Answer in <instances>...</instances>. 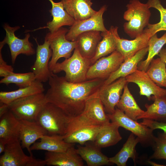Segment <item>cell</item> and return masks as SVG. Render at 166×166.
Listing matches in <instances>:
<instances>
[{"mask_svg":"<svg viewBox=\"0 0 166 166\" xmlns=\"http://www.w3.org/2000/svg\"><path fill=\"white\" fill-rule=\"evenodd\" d=\"M107 9V6L104 5L89 18L75 21L66 34V38L70 41H74L79 34L84 32L92 30L101 32H107L108 30L104 25L103 18V14Z\"/></svg>","mask_w":166,"mask_h":166,"instance_id":"7c38bea8","label":"cell"},{"mask_svg":"<svg viewBox=\"0 0 166 166\" xmlns=\"http://www.w3.org/2000/svg\"><path fill=\"white\" fill-rule=\"evenodd\" d=\"M107 115L112 122H116L120 127L130 131L138 137L140 143L143 145L153 146L155 137L153 134V130L131 119L117 108L113 113Z\"/></svg>","mask_w":166,"mask_h":166,"instance_id":"52a82bcc","label":"cell"},{"mask_svg":"<svg viewBox=\"0 0 166 166\" xmlns=\"http://www.w3.org/2000/svg\"><path fill=\"white\" fill-rule=\"evenodd\" d=\"M126 10L123 14L127 22L123 25L125 33L133 39L143 32L149 24L151 12L147 3L140 0H131L126 6Z\"/></svg>","mask_w":166,"mask_h":166,"instance_id":"7a4b0ae2","label":"cell"},{"mask_svg":"<svg viewBox=\"0 0 166 166\" xmlns=\"http://www.w3.org/2000/svg\"><path fill=\"white\" fill-rule=\"evenodd\" d=\"M6 144L2 140H0V153L3 152L5 150Z\"/></svg>","mask_w":166,"mask_h":166,"instance_id":"b9f144b4","label":"cell"},{"mask_svg":"<svg viewBox=\"0 0 166 166\" xmlns=\"http://www.w3.org/2000/svg\"><path fill=\"white\" fill-rule=\"evenodd\" d=\"M19 140L23 148L33 156L30 148L36 140L48 135L46 130L37 121L21 120Z\"/></svg>","mask_w":166,"mask_h":166,"instance_id":"e0dca14e","label":"cell"},{"mask_svg":"<svg viewBox=\"0 0 166 166\" xmlns=\"http://www.w3.org/2000/svg\"><path fill=\"white\" fill-rule=\"evenodd\" d=\"M124 61L121 54L116 50L108 56L101 57L89 67L86 75L87 80L95 78L106 80Z\"/></svg>","mask_w":166,"mask_h":166,"instance_id":"30bf717a","label":"cell"},{"mask_svg":"<svg viewBox=\"0 0 166 166\" xmlns=\"http://www.w3.org/2000/svg\"><path fill=\"white\" fill-rule=\"evenodd\" d=\"M166 44V32L160 38L158 37L157 34L153 35L148 41L147 57L145 60L140 63L138 69L146 71L154 57L158 55Z\"/></svg>","mask_w":166,"mask_h":166,"instance_id":"d6a6232c","label":"cell"},{"mask_svg":"<svg viewBox=\"0 0 166 166\" xmlns=\"http://www.w3.org/2000/svg\"><path fill=\"white\" fill-rule=\"evenodd\" d=\"M146 72L158 86L166 88V64L160 57L153 59Z\"/></svg>","mask_w":166,"mask_h":166,"instance_id":"836d02e7","label":"cell"},{"mask_svg":"<svg viewBox=\"0 0 166 166\" xmlns=\"http://www.w3.org/2000/svg\"><path fill=\"white\" fill-rule=\"evenodd\" d=\"M127 83L125 77H121L101 87L98 96L107 114H111L114 112L122 90Z\"/></svg>","mask_w":166,"mask_h":166,"instance_id":"5bb4252c","label":"cell"},{"mask_svg":"<svg viewBox=\"0 0 166 166\" xmlns=\"http://www.w3.org/2000/svg\"><path fill=\"white\" fill-rule=\"evenodd\" d=\"M0 47V76L5 77L14 72V68L11 65H8L3 58L2 49Z\"/></svg>","mask_w":166,"mask_h":166,"instance_id":"74e56055","label":"cell"},{"mask_svg":"<svg viewBox=\"0 0 166 166\" xmlns=\"http://www.w3.org/2000/svg\"><path fill=\"white\" fill-rule=\"evenodd\" d=\"M39 142H35L30 147V150H44L50 152H63L73 146L74 144L65 142L63 136L58 135L43 136Z\"/></svg>","mask_w":166,"mask_h":166,"instance_id":"484cf974","label":"cell"},{"mask_svg":"<svg viewBox=\"0 0 166 166\" xmlns=\"http://www.w3.org/2000/svg\"><path fill=\"white\" fill-rule=\"evenodd\" d=\"M125 78L128 83L136 84L139 88L140 95L146 96L149 101L151 99L152 95L154 97L166 95V89L158 86L146 71L137 69Z\"/></svg>","mask_w":166,"mask_h":166,"instance_id":"2e32d148","label":"cell"},{"mask_svg":"<svg viewBox=\"0 0 166 166\" xmlns=\"http://www.w3.org/2000/svg\"><path fill=\"white\" fill-rule=\"evenodd\" d=\"M45 89L42 83L36 80L31 85L11 91L0 92V102L8 104L19 98L43 93Z\"/></svg>","mask_w":166,"mask_h":166,"instance_id":"f546056e","label":"cell"},{"mask_svg":"<svg viewBox=\"0 0 166 166\" xmlns=\"http://www.w3.org/2000/svg\"><path fill=\"white\" fill-rule=\"evenodd\" d=\"M141 123L153 130L156 129H160L166 133V122L143 119L142 122Z\"/></svg>","mask_w":166,"mask_h":166,"instance_id":"f35d334b","label":"cell"},{"mask_svg":"<svg viewBox=\"0 0 166 166\" xmlns=\"http://www.w3.org/2000/svg\"><path fill=\"white\" fill-rule=\"evenodd\" d=\"M131 133L120 150L114 156L109 158V162L117 166H125L128 159L132 158L135 164L137 158L136 147L140 140Z\"/></svg>","mask_w":166,"mask_h":166,"instance_id":"f1b7e54d","label":"cell"},{"mask_svg":"<svg viewBox=\"0 0 166 166\" xmlns=\"http://www.w3.org/2000/svg\"><path fill=\"white\" fill-rule=\"evenodd\" d=\"M105 80L95 78L74 83L52 72L46 99L70 117H76L83 112L89 99L98 95Z\"/></svg>","mask_w":166,"mask_h":166,"instance_id":"6da1fadb","label":"cell"},{"mask_svg":"<svg viewBox=\"0 0 166 166\" xmlns=\"http://www.w3.org/2000/svg\"><path fill=\"white\" fill-rule=\"evenodd\" d=\"M3 28L6 32V35L0 45L3 46L7 44L10 50L11 61L14 64L17 56L20 54L30 56L35 53L36 51L33 47V45L29 40L30 37L29 33L26 34L23 39H20L15 34V32L20 29L19 26L11 27L5 23Z\"/></svg>","mask_w":166,"mask_h":166,"instance_id":"9c48e42d","label":"cell"},{"mask_svg":"<svg viewBox=\"0 0 166 166\" xmlns=\"http://www.w3.org/2000/svg\"><path fill=\"white\" fill-rule=\"evenodd\" d=\"M151 99L154 102L150 105H145L146 110L137 120L147 119L166 122V95L160 97L152 96Z\"/></svg>","mask_w":166,"mask_h":166,"instance_id":"4dcf8cb0","label":"cell"},{"mask_svg":"<svg viewBox=\"0 0 166 166\" xmlns=\"http://www.w3.org/2000/svg\"><path fill=\"white\" fill-rule=\"evenodd\" d=\"M49 0L52 5V8L49 11L53 19L48 22L43 29L48 28L50 32L53 33L63 26H72L75 21L65 10L61 1L56 2L53 0Z\"/></svg>","mask_w":166,"mask_h":166,"instance_id":"44dd1931","label":"cell"},{"mask_svg":"<svg viewBox=\"0 0 166 166\" xmlns=\"http://www.w3.org/2000/svg\"><path fill=\"white\" fill-rule=\"evenodd\" d=\"M99 148L93 143L84 146L79 145L76 149L77 153L88 166H101L112 164L109 158L104 154Z\"/></svg>","mask_w":166,"mask_h":166,"instance_id":"4316f807","label":"cell"},{"mask_svg":"<svg viewBox=\"0 0 166 166\" xmlns=\"http://www.w3.org/2000/svg\"><path fill=\"white\" fill-rule=\"evenodd\" d=\"M20 140L6 144L3 154L0 158V166H43L45 160L28 156L23 152Z\"/></svg>","mask_w":166,"mask_h":166,"instance_id":"ba28073f","label":"cell"},{"mask_svg":"<svg viewBox=\"0 0 166 166\" xmlns=\"http://www.w3.org/2000/svg\"><path fill=\"white\" fill-rule=\"evenodd\" d=\"M20 122L9 110L0 117V140L6 144L19 140Z\"/></svg>","mask_w":166,"mask_h":166,"instance_id":"ffe728a7","label":"cell"},{"mask_svg":"<svg viewBox=\"0 0 166 166\" xmlns=\"http://www.w3.org/2000/svg\"><path fill=\"white\" fill-rule=\"evenodd\" d=\"M148 46L140 50L132 57L124 61L119 68L105 80L102 87L121 77H125L138 69V65L147 54Z\"/></svg>","mask_w":166,"mask_h":166,"instance_id":"d6986e66","label":"cell"},{"mask_svg":"<svg viewBox=\"0 0 166 166\" xmlns=\"http://www.w3.org/2000/svg\"><path fill=\"white\" fill-rule=\"evenodd\" d=\"M46 165L55 166H83V160L73 146L63 152H50L45 153Z\"/></svg>","mask_w":166,"mask_h":166,"instance_id":"ac0fdd59","label":"cell"},{"mask_svg":"<svg viewBox=\"0 0 166 166\" xmlns=\"http://www.w3.org/2000/svg\"><path fill=\"white\" fill-rule=\"evenodd\" d=\"M158 55L166 64V46L161 49Z\"/></svg>","mask_w":166,"mask_h":166,"instance_id":"60d3db41","label":"cell"},{"mask_svg":"<svg viewBox=\"0 0 166 166\" xmlns=\"http://www.w3.org/2000/svg\"><path fill=\"white\" fill-rule=\"evenodd\" d=\"M116 107L135 121H137L138 117L144 112L137 103L129 89L127 84L124 87L123 94Z\"/></svg>","mask_w":166,"mask_h":166,"instance_id":"1f68e13d","label":"cell"},{"mask_svg":"<svg viewBox=\"0 0 166 166\" xmlns=\"http://www.w3.org/2000/svg\"><path fill=\"white\" fill-rule=\"evenodd\" d=\"M91 65V59L83 57L76 47L69 58L56 63L52 72L56 74L64 71L66 80L72 83H80L87 80V73Z\"/></svg>","mask_w":166,"mask_h":166,"instance_id":"277c9868","label":"cell"},{"mask_svg":"<svg viewBox=\"0 0 166 166\" xmlns=\"http://www.w3.org/2000/svg\"><path fill=\"white\" fill-rule=\"evenodd\" d=\"M105 112L103 105L97 95L87 101L84 110L81 114L97 124L104 125L110 122Z\"/></svg>","mask_w":166,"mask_h":166,"instance_id":"cb8c5ba5","label":"cell"},{"mask_svg":"<svg viewBox=\"0 0 166 166\" xmlns=\"http://www.w3.org/2000/svg\"><path fill=\"white\" fill-rule=\"evenodd\" d=\"M35 80L34 74L32 72L25 73L13 72L2 78L0 81V83L6 85L14 84L21 88L31 85Z\"/></svg>","mask_w":166,"mask_h":166,"instance_id":"e575fe53","label":"cell"},{"mask_svg":"<svg viewBox=\"0 0 166 166\" xmlns=\"http://www.w3.org/2000/svg\"><path fill=\"white\" fill-rule=\"evenodd\" d=\"M48 102L43 93L21 98L8 104L9 110L19 120L36 121L40 111Z\"/></svg>","mask_w":166,"mask_h":166,"instance_id":"5b68a950","label":"cell"},{"mask_svg":"<svg viewBox=\"0 0 166 166\" xmlns=\"http://www.w3.org/2000/svg\"><path fill=\"white\" fill-rule=\"evenodd\" d=\"M150 8H154L160 13V20L159 22L150 23L147 27L154 34L161 31H166V8L164 7L160 0H148L146 3Z\"/></svg>","mask_w":166,"mask_h":166,"instance_id":"d590c367","label":"cell"},{"mask_svg":"<svg viewBox=\"0 0 166 166\" xmlns=\"http://www.w3.org/2000/svg\"><path fill=\"white\" fill-rule=\"evenodd\" d=\"M153 35L146 27L142 34L132 40L121 38L118 35L116 39V50L121 54L124 61L148 46L149 40Z\"/></svg>","mask_w":166,"mask_h":166,"instance_id":"9a60e30c","label":"cell"},{"mask_svg":"<svg viewBox=\"0 0 166 166\" xmlns=\"http://www.w3.org/2000/svg\"><path fill=\"white\" fill-rule=\"evenodd\" d=\"M37 45L36 57L31 69L34 73L36 80L42 83L49 81L52 73L49 67V60L51 57L52 51L50 48L49 42L45 38L44 43L39 45L36 39Z\"/></svg>","mask_w":166,"mask_h":166,"instance_id":"4fadbf2b","label":"cell"},{"mask_svg":"<svg viewBox=\"0 0 166 166\" xmlns=\"http://www.w3.org/2000/svg\"><path fill=\"white\" fill-rule=\"evenodd\" d=\"M149 164L154 166H164V165H161L160 164H158L154 162L149 161L148 162Z\"/></svg>","mask_w":166,"mask_h":166,"instance_id":"7bdbcfd3","label":"cell"},{"mask_svg":"<svg viewBox=\"0 0 166 166\" xmlns=\"http://www.w3.org/2000/svg\"><path fill=\"white\" fill-rule=\"evenodd\" d=\"M66 11L75 21L89 18L97 11L92 7L91 0H61Z\"/></svg>","mask_w":166,"mask_h":166,"instance_id":"603a6c76","label":"cell"},{"mask_svg":"<svg viewBox=\"0 0 166 166\" xmlns=\"http://www.w3.org/2000/svg\"><path fill=\"white\" fill-rule=\"evenodd\" d=\"M69 30L61 27L57 31L47 33L45 38L49 42L52 55L49 63V67L52 72L58 60L61 58H69L73 50L77 47V40L70 41L66 38Z\"/></svg>","mask_w":166,"mask_h":166,"instance_id":"8992f818","label":"cell"},{"mask_svg":"<svg viewBox=\"0 0 166 166\" xmlns=\"http://www.w3.org/2000/svg\"><path fill=\"white\" fill-rule=\"evenodd\" d=\"M9 110L8 105L0 102V117Z\"/></svg>","mask_w":166,"mask_h":166,"instance_id":"ab89813d","label":"cell"},{"mask_svg":"<svg viewBox=\"0 0 166 166\" xmlns=\"http://www.w3.org/2000/svg\"><path fill=\"white\" fill-rule=\"evenodd\" d=\"M118 30L117 26H111L107 32H101L102 39L97 45L95 55L91 59L92 65L101 57L116 50Z\"/></svg>","mask_w":166,"mask_h":166,"instance_id":"d4e9b609","label":"cell"},{"mask_svg":"<svg viewBox=\"0 0 166 166\" xmlns=\"http://www.w3.org/2000/svg\"><path fill=\"white\" fill-rule=\"evenodd\" d=\"M106 124L95 125L70 121L67 132L63 136L64 140L67 143H77L81 145L89 141L93 142Z\"/></svg>","mask_w":166,"mask_h":166,"instance_id":"8fae6325","label":"cell"},{"mask_svg":"<svg viewBox=\"0 0 166 166\" xmlns=\"http://www.w3.org/2000/svg\"><path fill=\"white\" fill-rule=\"evenodd\" d=\"M120 127L115 122L107 124L98 133L93 143L100 148L116 144L122 139L119 131Z\"/></svg>","mask_w":166,"mask_h":166,"instance_id":"83f0119b","label":"cell"},{"mask_svg":"<svg viewBox=\"0 0 166 166\" xmlns=\"http://www.w3.org/2000/svg\"><path fill=\"white\" fill-rule=\"evenodd\" d=\"M70 118L59 108L48 102L36 121L46 130L48 135L64 136L67 132Z\"/></svg>","mask_w":166,"mask_h":166,"instance_id":"3957f363","label":"cell"},{"mask_svg":"<svg viewBox=\"0 0 166 166\" xmlns=\"http://www.w3.org/2000/svg\"><path fill=\"white\" fill-rule=\"evenodd\" d=\"M152 147L154 152L150 159L166 160V133H160L155 137Z\"/></svg>","mask_w":166,"mask_h":166,"instance_id":"8d00e7d4","label":"cell"},{"mask_svg":"<svg viewBox=\"0 0 166 166\" xmlns=\"http://www.w3.org/2000/svg\"><path fill=\"white\" fill-rule=\"evenodd\" d=\"M102 38L99 31L92 30L82 33L77 38V48L83 57L91 59L95 55L97 45Z\"/></svg>","mask_w":166,"mask_h":166,"instance_id":"7402d4cb","label":"cell"}]
</instances>
